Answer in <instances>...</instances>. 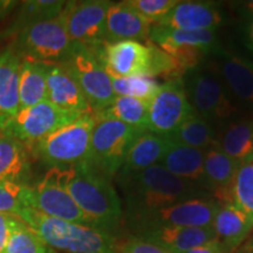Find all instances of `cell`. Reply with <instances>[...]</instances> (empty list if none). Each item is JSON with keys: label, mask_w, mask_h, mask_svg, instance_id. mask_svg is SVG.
Wrapping results in <instances>:
<instances>
[{"label": "cell", "mask_w": 253, "mask_h": 253, "mask_svg": "<svg viewBox=\"0 0 253 253\" xmlns=\"http://www.w3.org/2000/svg\"><path fill=\"white\" fill-rule=\"evenodd\" d=\"M60 181L73 201L93 224L94 229L110 233L122 220V205L112 179L88 162L60 169Z\"/></svg>", "instance_id": "1"}, {"label": "cell", "mask_w": 253, "mask_h": 253, "mask_svg": "<svg viewBox=\"0 0 253 253\" xmlns=\"http://www.w3.org/2000/svg\"><path fill=\"white\" fill-rule=\"evenodd\" d=\"M118 182L126 197L129 220L189 199L210 197L208 192L182 181L160 164Z\"/></svg>", "instance_id": "2"}, {"label": "cell", "mask_w": 253, "mask_h": 253, "mask_svg": "<svg viewBox=\"0 0 253 253\" xmlns=\"http://www.w3.org/2000/svg\"><path fill=\"white\" fill-rule=\"evenodd\" d=\"M18 217L53 250L66 253H118L119 240L101 230L46 216L31 208H24Z\"/></svg>", "instance_id": "3"}, {"label": "cell", "mask_w": 253, "mask_h": 253, "mask_svg": "<svg viewBox=\"0 0 253 253\" xmlns=\"http://www.w3.org/2000/svg\"><path fill=\"white\" fill-rule=\"evenodd\" d=\"M182 82L194 112L218 129L243 114L232 103L209 59L189 69L182 77Z\"/></svg>", "instance_id": "4"}, {"label": "cell", "mask_w": 253, "mask_h": 253, "mask_svg": "<svg viewBox=\"0 0 253 253\" xmlns=\"http://www.w3.org/2000/svg\"><path fill=\"white\" fill-rule=\"evenodd\" d=\"M94 125L93 113L82 114L75 121L30 144V149L52 168L67 169L87 162Z\"/></svg>", "instance_id": "5"}, {"label": "cell", "mask_w": 253, "mask_h": 253, "mask_svg": "<svg viewBox=\"0 0 253 253\" xmlns=\"http://www.w3.org/2000/svg\"><path fill=\"white\" fill-rule=\"evenodd\" d=\"M87 162L94 169L113 178L121 169L123 161L134 142L144 130L118 120L95 118Z\"/></svg>", "instance_id": "6"}, {"label": "cell", "mask_w": 253, "mask_h": 253, "mask_svg": "<svg viewBox=\"0 0 253 253\" xmlns=\"http://www.w3.org/2000/svg\"><path fill=\"white\" fill-rule=\"evenodd\" d=\"M13 47L25 60L46 65L61 63L73 50L63 12L50 20L25 28L17 34Z\"/></svg>", "instance_id": "7"}, {"label": "cell", "mask_w": 253, "mask_h": 253, "mask_svg": "<svg viewBox=\"0 0 253 253\" xmlns=\"http://www.w3.org/2000/svg\"><path fill=\"white\" fill-rule=\"evenodd\" d=\"M176 60L186 73L221 49L216 31L173 30L153 25L149 40Z\"/></svg>", "instance_id": "8"}, {"label": "cell", "mask_w": 253, "mask_h": 253, "mask_svg": "<svg viewBox=\"0 0 253 253\" xmlns=\"http://www.w3.org/2000/svg\"><path fill=\"white\" fill-rule=\"evenodd\" d=\"M112 2L108 0L66 2L62 12L73 46L94 53L106 43L107 12Z\"/></svg>", "instance_id": "9"}, {"label": "cell", "mask_w": 253, "mask_h": 253, "mask_svg": "<svg viewBox=\"0 0 253 253\" xmlns=\"http://www.w3.org/2000/svg\"><path fill=\"white\" fill-rule=\"evenodd\" d=\"M60 65L77 81L93 114L108 107L116 97L110 77L89 50L73 46L71 54Z\"/></svg>", "instance_id": "10"}, {"label": "cell", "mask_w": 253, "mask_h": 253, "mask_svg": "<svg viewBox=\"0 0 253 253\" xmlns=\"http://www.w3.org/2000/svg\"><path fill=\"white\" fill-rule=\"evenodd\" d=\"M209 61L236 108L253 115V60L244 53L221 47Z\"/></svg>", "instance_id": "11"}, {"label": "cell", "mask_w": 253, "mask_h": 253, "mask_svg": "<svg viewBox=\"0 0 253 253\" xmlns=\"http://www.w3.org/2000/svg\"><path fill=\"white\" fill-rule=\"evenodd\" d=\"M81 115V113L61 109L48 101H43L36 106L19 110L17 115L9 120L0 131L9 134L26 145H30L42 140L61 126L75 121Z\"/></svg>", "instance_id": "12"}, {"label": "cell", "mask_w": 253, "mask_h": 253, "mask_svg": "<svg viewBox=\"0 0 253 253\" xmlns=\"http://www.w3.org/2000/svg\"><path fill=\"white\" fill-rule=\"evenodd\" d=\"M26 205L46 216L93 227L89 218L61 184L59 168H50L36 185L30 186Z\"/></svg>", "instance_id": "13"}, {"label": "cell", "mask_w": 253, "mask_h": 253, "mask_svg": "<svg viewBox=\"0 0 253 253\" xmlns=\"http://www.w3.org/2000/svg\"><path fill=\"white\" fill-rule=\"evenodd\" d=\"M220 203L211 197L194 198L130 220L136 233L163 226L212 227Z\"/></svg>", "instance_id": "14"}, {"label": "cell", "mask_w": 253, "mask_h": 253, "mask_svg": "<svg viewBox=\"0 0 253 253\" xmlns=\"http://www.w3.org/2000/svg\"><path fill=\"white\" fill-rule=\"evenodd\" d=\"M194 114L182 79L167 81L148 106L147 131L168 137Z\"/></svg>", "instance_id": "15"}, {"label": "cell", "mask_w": 253, "mask_h": 253, "mask_svg": "<svg viewBox=\"0 0 253 253\" xmlns=\"http://www.w3.org/2000/svg\"><path fill=\"white\" fill-rule=\"evenodd\" d=\"M93 54L110 78H149L151 50L147 43L132 40L106 42Z\"/></svg>", "instance_id": "16"}, {"label": "cell", "mask_w": 253, "mask_h": 253, "mask_svg": "<svg viewBox=\"0 0 253 253\" xmlns=\"http://www.w3.org/2000/svg\"><path fill=\"white\" fill-rule=\"evenodd\" d=\"M224 24V13L217 2L178 1L161 19L158 26L184 31H217Z\"/></svg>", "instance_id": "17"}, {"label": "cell", "mask_w": 253, "mask_h": 253, "mask_svg": "<svg viewBox=\"0 0 253 253\" xmlns=\"http://www.w3.org/2000/svg\"><path fill=\"white\" fill-rule=\"evenodd\" d=\"M138 238L166 250L168 253H184L217 239L212 227L163 226L137 232Z\"/></svg>", "instance_id": "18"}, {"label": "cell", "mask_w": 253, "mask_h": 253, "mask_svg": "<svg viewBox=\"0 0 253 253\" xmlns=\"http://www.w3.org/2000/svg\"><path fill=\"white\" fill-rule=\"evenodd\" d=\"M153 23L126 5V1L112 2L107 12L106 42L148 41Z\"/></svg>", "instance_id": "19"}, {"label": "cell", "mask_w": 253, "mask_h": 253, "mask_svg": "<svg viewBox=\"0 0 253 253\" xmlns=\"http://www.w3.org/2000/svg\"><path fill=\"white\" fill-rule=\"evenodd\" d=\"M23 58L13 45L0 52V130L19 112V78Z\"/></svg>", "instance_id": "20"}, {"label": "cell", "mask_w": 253, "mask_h": 253, "mask_svg": "<svg viewBox=\"0 0 253 253\" xmlns=\"http://www.w3.org/2000/svg\"><path fill=\"white\" fill-rule=\"evenodd\" d=\"M47 101L59 108L75 113H91L77 81L60 63L47 65Z\"/></svg>", "instance_id": "21"}, {"label": "cell", "mask_w": 253, "mask_h": 253, "mask_svg": "<svg viewBox=\"0 0 253 253\" xmlns=\"http://www.w3.org/2000/svg\"><path fill=\"white\" fill-rule=\"evenodd\" d=\"M171 144V140L167 136L144 131L138 136L126 154L121 169L116 173L118 181L134 176L135 173L160 163Z\"/></svg>", "instance_id": "22"}, {"label": "cell", "mask_w": 253, "mask_h": 253, "mask_svg": "<svg viewBox=\"0 0 253 253\" xmlns=\"http://www.w3.org/2000/svg\"><path fill=\"white\" fill-rule=\"evenodd\" d=\"M158 164L182 181L211 195L204 175L203 150L172 143Z\"/></svg>", "instance_id": "23"}, {"label": "cell", "mask_w": 253, "mask_h": 253, "mask_svg": "<svg viewBox=\"0 0 253 253\" xmlns=\"http://www.w3.org/2000/svg\"><path fill=\"white\" fill-rule=\"evenodd\" d=\"M217 147L243 164L253 160V115L240 114L218 131Z\"/></svg>", "instance_id": "24"}, {"label": "cell", "mask_w": 253, "mask_h": 253, "mask_svg": "<svg viewBox=\"0 0 253 253\" xmlns=\"http://www.w3.org/2000/svg\"><path fill=\"white\" fill-rule=\"evenodd\" d=\"M240 166L218 147L204 151V175L211 195L219 203H231V185Z\"/></svg>", "instance_id": "25"}, {"label": "cell", "mask_w": 253, "mask_h": 253, "mask_svg": "<svg viewBox=\"0 0 253 253\" xmlns=\"http://www.w3.org/2000/svg\"><path fill=\"white\" fill-rule=\"evenodd\" d=\"M31 161L28 147L17 138L0 131V182L26 184Z\"/></svg>", "instance_id": "26"}, {"label": "cell", "mask_w": 253, "mask_h": 253, "mask_svg": "<svg viewBox=\"0 0 253 253\" xmlns=\"http://www.w3.org/2000/svg\"><path fill=\"white\" fill-rule=\"evenodd\" d=\"M252 227V218L232 203H221L212 223L217 239L230 251L236 249L248 237Z\"/></svg>", "instance_id": "27"}, {"label": "cell", "mask_w": 253, "mask_h": 253, "mask_svg": "<svg viewBox=\"0 0 253 253\" xmlns=\"http://www.w3.org/2000/svg\"><path fill=\"white\" fill-rule=\"evenodd\" d=\"M47 65L23 59L19 78V110L47 101Z\"/></svg>", "instance_id": "28"}, {"label": "cell", "mask_w": 253, "mask_h": 253, "mask_svg": "<svg viewBox=\"0 0 253 253\" xmlns=\"http://www.w3.org/2000/svg\"><path fill=\"white\" fill-rule=\"evenodd\" d=\"M218 131L216 126L195 113L168 137L172 143L205 151L217 147Z\"/></svg>", "instance_id": "29"}, {"label": "cell", "mask_w": 253, "mask_h": 253, "mask_svg": "<svg viewBox=\"0 0 253 253\" xmlns=\"http://www.w3.org/2000/svg\"><path fill=\"white\" fill-rule=\"evenodd\" d=\"M148 106L134 97L116 96L108 107L94 113L95 118H106L118 120L126 125L147 131L148 126Z\"/></svg>", "instance_id": "30"}, {"label": "cell", "mask_w": 253, "mask_h": 253, "mask_svg": "<svg viewBox=\"0 0 253 253\" xmlns=\"http://www.w3.org/2000/svg\"><path fill=\"white\" fill-rule=\"evenodd\" d=\"M63 0H33L21 2L19 13L6 34H18L26 27L58 17L65 8Z\"/></svg>", "instance_id": "31"}, {"label": "cell", "mask_w": 253, "mask_h": 253, "mask_svg": "<svg viewBox=\"0 0 253 253\" xmlns=\"http://www.w3.org/2000/svg\"><path fill=\"white\" fill-rule=\"evenodd\" d=\"M2 253H56L20 218H17Z\"/></svg>", "instance_id": "32"}, {"label": "cell", "mask_w": 253, "mask_h": 253, "mask_svg": "<svg viewBox=\"0 0 253 253\" xmlns=\"http://www.w3.org/2000/svg\"><path fill=\"white\" fill-rule=\"evenodd\" d=\"M231 203L253 219V160L238 167L231 185Z\"/></svg>", "instance_id": "33"}, {"label": "cell", "mask_w": 253, "mask_h": 253, "mask_svg": "<svg viewBox=\"0 0 253 253\" xmlns=\"http://www.w3.org/2000/svg\"><path fill=\"white\" fill-rule=\"evenodd\" d=\"M110 80L116 96L134 97L147 103L150 102L161 87L155 79L148 77L110 78Z\"/></svg>", "instance_id": "34"}, {"label": "cell", "mask_w": 253, "mask_h": 253, "mask_svg": "<svg viewBox=\"0 0 253 253\" xmlns=\"http://www.w3.org/2000/svg\"><path fill=\"white\" fill-rule=\"evenodd\" d=\"M30 185L20 183L0 182V212L19 216L24 208H27L26 201Z\"/></svg>", "instance_id": "35"}, {"label": "cell", "mask_w": 253, "mask_h": 253, "mask_svg": "<svg viewBox=\"0 0 253 253\" xmlns=\"http://www.w3.org/2000/svg\"><path fill=\"white\" fill-rule=\"evenodd\" d=\"M178 1L179 0H126V4L153 24H157Z\"/></svg>", "instance_id": "36"}, {"label": "cell", "mask_w": 253, "mask_h": 253, "mask_svg": "<svg viewBox=\"0 0 253 253\" xmlns=\"http://www.w3.org/2000/svg\"><path fill=\"white\" fill-rule=\"evenodd\" d=\"M118 253H168L160 246L147 242L138 237L126 240L125 243L119 242Z\"/></svg>", "instance_id": "37"}, {"label": "cell", "mask_w": 253, "mask_h": 253, "mask_svg": "<svg viewBox=\"0 0 253 253\" xmlns=\"http://www.w3.org/2000/svg\"><path fill=\"white\" fill-rule=\"evenodd\" d=\"M239 38L248 55L253 60V18L243 19L239 25Z\"/></svg>", "instance_id": "38"}, {"label": "cell", "mask_w": 253, "mask_h": 253, "mask_svg": "<svg viewBox=\"0 0 253 253\" xmlns=\"http://www.w3.org/2000/svg\"><path fill=\"white\" fill-rule=\"evenodd\" d=\"M17 218L14 214L0 212V253L4 252L9 233Z\"/></svg>", "instance_id": "39"}, {"label": "cell", "mask_w": 253, "mask_h": 253, "mask_svg": "<svg viewBox=\"0 0 253 253\" xmlns=\"http://www.w3.org/2000/svg\"><path fill=\"white\" fill-rule=\"evenodd\" d=\"M230 250L226 248L220 240L213 239L211 242L205 243L203 245H199L184 253H229Z\"/></svg>", "instance_id": "40"}, {"label": "cell", "mask_w": 253, "mask_h": 253, "mask_svg": "<svg viewBox=\"0 0 253 253\" xmlns=\"http://www.w3.org/2000/svg\"><path fill=\"white\" fill-rule=\"evenodd\" d=\"M231 6L236 9L243 19H252L253 18V0H245V1H235L231 2Z\"/></svg>", "instance_id": "41"}, {"label": "cell", "mask_w": 253, "mask_h": 253, "mask_svg": "<svg viewBox=\"0 0 253 253\" xmlns=\"http://www.w3.org/2000/svg\"><path fill=\"white\" fill-rule=\"evenodd\" d=\"M245 253H253V242L248 246V248H245Z\"/></svg>", "instance_id": "42"}]
</instances>
